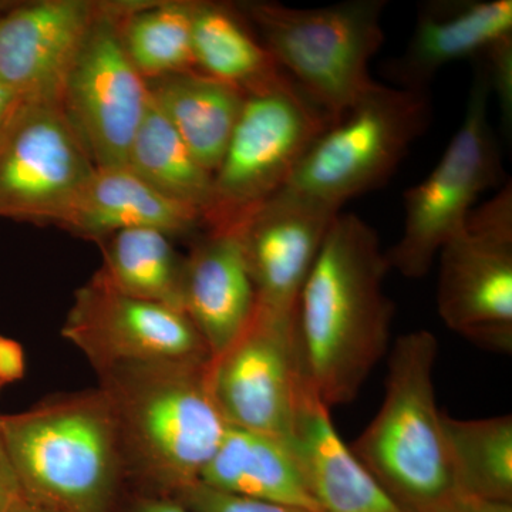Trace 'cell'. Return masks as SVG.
<instances>
[{"label":"cell","instance_id":"obj_1","mask_svg":"<svg viewBox=\"0 0 512 512\" xmlns=\"http://www.w3.org/2000/svg\"><path fill=\"white\" fill-rule=\"evenodd\" d=\"M379 235L355 214L330 225L296 306V336L306 382L329 409L356 399L386 355L394 305Z\"/></svg>","mask_w":512,"mask_h":512},{"label":"cell","instance_id":"obj_2","mask_svg":"<svg viewBox=\"0 0 512 512\" xmlns=\"http://www.w3.org/2000/svg\"><path fill=\"white\" fill-rule=\"evenodd\" d=\"M437 356L429 330L394 342L382 406L350 447L404 512H457L461 500L434 392Z\"/></svg>","mask_w":512,"mask_h":512},{"label":"cell","instance_id":"obj_3","mask_svg":"<svg viewBox=\"0 0 512 512\" xmlns=\"http://www.w3.org/2000/svg\"><path fill=\"white\" fill-rule=\"evenodd\" d=\"M210 363H147L100 375L124 463L158 494L171 497L197 483L227 433L211 390Z\"/></svg>","mask_w":512,"mask_h":512},{"label":"cell","instance_id":"obj_4","mask_svg":"<svg viewBox=\"0 0 512 512\" xmlns=\"http://www.w3.org/2000/svg\"><path fill=\"white\" fill-rule=\"evenodd\" d=\"M23 498L43 512H114L124 463L103 390L69 394L0 417Z\"/></svg>","mask_w":512,"mask_h":512},{"label":"cell","instance_id":"obj_5","mask_svg":"<svg viewBox=\"0 0 512 512\" xmlns=\"http://www.w3.org/2000/svg\"><path fill=\"white\" fill-rule=\"evenodd\" d=\"M386 5L348 0L293 8L256 2L242 9L286 76L335 123L376 83L369 64L384 42Z\"/></svg>","mask_w":512,"mask_h":512},{"label":"cell","instance_id":"obj_6","mask_svg":"<svg viewBox=\"0 0 512 512\" xmlns=\"http://www.w3.org/2000/svg\"><path fill=\"white\" fill-rule=\"evenodd\" d=\"M430 119L426 90L376 82L320 134L282 190L340 210L392 177Z\"/></svg>","mask_w":512,"mask_h":512},{"label":"cell","instance_id":"obj_7","mask_svg":"<svg viewBox=\"0 0 512 512\" xmlns=\"http://www.w3.org/2000/svg\"><path fill=\"white\" fill-rule=\"evenodd\" d=\"M490 97L483 67L471 84L463 123L439 163L404 192L402 235L384 252L390 271L409 279L429 274L440 249L463 227L481 194L505 184L490 121Z\"/></svg>","mask_w":512,"mask_h":512},{"label":"cell","instance_id":"obj_8","mask_svg":"<svg viewBox=\"0 0 512 512\" xmlns=\"http://www.w3.org/2000/svg\"><path fill=\"white\" fill-rule=\"evenodd\" d=\"M289 76L245 94L227 150L212 174L207 227H227L281 191L330 126Z\"/></svg>","mask_w":512,"mask_h":512},{"label":"cell","instance_id":"obj_9","mask_svg":"<svg viewBox=\"0 0 512 512\" xmlns=\"http://www.w3.org/2000/svg\"><path fill=\"white\" fill-rule=\"evenodd\" d=\"M437 309L448 329L495 352L512 349V187L476 205L440 249Z\"/></svg>","mask_w":512,"mask_h":512},{"label":"cell","instance_id":"obj_10","mask_svg":"<svg viewBox=\"0 0 512 512\" xmlns=\"http://www.w3.org/2000/svg\"><path fill=\"white\" fill-rule=\"evenodd\" d=\"M124 3H99L64 83L60 107L94 167L127 164L150 94L121 39Z\"/></svg>","mask_w":512,"mask_h":512},{"label":"cell","instance_id":"obj_11","mask_svg":"<svg viewBox=\"0 0 512 512\" xmlns=\"http://www.w3.org/2000/svg\"><path fill=\"white\" fill-rule=\"evenodd\" d=\"M94 168L60 104L19 101L0 128V218L60 225Z\"/></svg>","mask_w":512,"mask_h":512},{"label":"cell","instance_id":"obj_12","mask_svg":"<svg viewBox=\"0 0 512 512\" xmlns=\"http://www.w3.org/2000/svg\"><path fill=\"white\" fill-rule=\"evenodd\" d=\"M215 402L228 426L291 439L303 375L296 311L255 306L244 332L208 367Z\"/></svg>","mask_w":512,"mask_h":512},{"label":"cell","instance_id":"obj_13","mask_svg":"<svg viewBox=\"0 0 512 512\" xmlns=\"http://www.w3.org/2000/svg\"><path fill=\"white\" fill-rule=\"evenodd\" d=\"M101 373L147 363H210L191 319L164 303L131 298L92 278L74 295L62 329Z\"/></svg>","mask_w":512,"mask_h":512},{"label":"cell","instance_id":"obj_14","mask_svg":"<svg viewBox=\"0 0 512 512\" xmlns=\"http://www.w3.org/2000/svg\"><path fill=\"white\" fill-rule=\"evenodd\" d=\"M340 210L281 190L237 222L256 306L296 311L303 285Z\"/></svg>","mask_w":512,"mask_h":512},{"label":"cell","instance_id":"obj_15","mask_svg":"<svg viewBox=\"0 0 512 512\" xmlns=\"http://www.w3.org/2000/svg\"><path fill=\"white\" fill-rule=\"evenodd\" d=\"M97 6L39 0L0 10V77L16 99L60 104Z\"/></svg>","mask_w":512,"mask_h":512},{"label":"cell","instance_id":"obj_16","mask_svg":"<svg viewBox=\"0 0 512 512\" xmlns=\"http://www.w3.org/2000/svg\"><path fill=\"white\" fill-rule=\"evenodd\" d=\"M181 306L212 359L247 328L256 295L237 224L208 228L184 258Z\"/></svg>","mask_w":512,"mask_h":512},{"label":"cell","instance_id":"obj_17","mask_svg":"<svg viewBox=\"0 0 512 512\" xmlns=\"http://www.w3.org/2000/svg\"><path fill=\"white\" fill-rule=\"evenodd\" d=\"M288 446L320 512H404L340 439L329 407L308 382Z\"/></svg>","mask_w":512,"mask_h":512},{"label":"cell","instance_id":"obj_18","mask_svg":"<svg viewBox=\"0 0 512 512\" xmlns=\"http://www.w3.org/2000/svg\"><path fill=\"white\" fill-rule=\"evenodd\" d=\"M512 35V0H436L417 12L416 26L402 55L387 64L397 87L426 90L441 67L484 53Z\"/></svg>","mask_w":512,"mask_h":512},{"label":"cell","instance_id":"obj_19","mask_svg":"<svg viewBox=\"0 0 512 512\" xmlns=\"http://www.w3.org/2000/svg\"><path fill=\"white\" fill-rule=\"evenodd\" d=\"M201 212L170 200L127 165L94 168L59 227L100 241L124 229L148 228L167 237H187L204 227Z\"/></svg>","mask_w":512,"mask_h":512},{"label":"cell","instance_id":"obj_20","mask_svg":"<svg viewBox=\"0 0 512 512\" xmlns=\"http://www.w3.org/2000/svg\"><path fill=\"white\" fill-rule=\"evenodd\" d=\"M200 483L251 500L320 512L285 441L228 426Z\"/></svg>","mask_w":512,"mask_h":512},{"label":"cell","instance_id":"obj_21","mask_svg":"<svg viewBox=\"0 0 512 512\" xmlns=\"http://www.w3.org/2000/svg\"><path fill=\"white\" fill-rule=\"evenodd\" d=\"M147 87L151 103L195 160L214 174L237 126L245 94L198 70L147 80Z\"/></svg>","mask_w":512,"mask_h":512},{"label":"cell","instance_id":"obj_22","mask_svg":"<svg viewBox=\"0 0 512 512\" xmlns=\"http://www.w3.org/2000/svg\"><path fill=\"white\" fill-rule=\"evenodd\" d=\"M192 52L198 72L232 84L244 94L286 77L242 16L234 8L218 3H194Z\"/></svg>","mask_w":512,"mask_h":512},{"label":"cell","instance_id":"obj_23","mask_svg":"<svg viewBox=\"0 0 512 512\" xmlns=\"http://www.w3.org/2000/svg\"><path fill=\"white\" fill-rule=\"evenodd\" d=\"M97 244L103 252V265L93 276L96 281L131 298L183 311L184 258L175 252L170 237L156 229H124Z\"/></svg>","mask_w":512,"mask_h":512},{"label":"cell","instance_id":"obj_24","mask_svg":"<svg viewBox=\"0 0 512 512\" xmlns=\"http://www.w3.org/2000/svg\"><path fill=\"white\" fill-rule=\"evenodd\" d=\"M126 165L160 194L201 212L207 224L212 174L195 160L151 100L131 143Z\"/></svg>","mask_w":512,"mask_h":512},{"label":"cell","instance_id":"obj_25","mask_svg":"<svg viewBox=\"0 0 512 512\" xmlns=\"http://www.w3.org/2000/svg\"><path fill=\"white\" fill-rule=\"evenodd\" d=\"M461 497L512 503V417L460 420L443 414Z\"/></svg>","mask_w":512,"mask_h":512},{"label":"cell","instance_id":"obj_26","mask_svg":"<svg viewBox=\"0 0 512 512\" xmlns=\"http://www.w3.org/2000/svg\"><path fill=\"white\" fill-rule=\"evenodd\" d=\"M194 3H124L121 39L128 59L146 82L197 70L192 52Z\"/></svg>","mask_w":512,"mask_h":512},{"label":"cell","instance_id":"obj_27","mask_svg":"<svg viewBox=\"0 0 512 512\" xmlns=\"http://www.w3.org/2000/svg\"><path fill=\"white\" fill-rule=\"evenodd\" d=\"M191 512H313L212 490L197 481L171 495Z\"/></svg>","mask_w":512,"mask_h":512},{"label":"cell","instance_id":"obj_28","mask_svg":"<svg viewBox=\"0 0 512 512\" xmlns=\"http://www.w3.org/2000/svg\"><path fill=\"white\" fill-rule=\"evenodd\" d=\"M484 70L487 74L490 92L500 106L505 130L512 123V35L501 37L484 50Z\"/></svg>","mask_w":512,"mask_h":512},{"label":"cell","instance_id":"obj_29","mask_svg":"<svg viewBox=\"0 0 512 512\" xmlns=\"http://www.w3.org/2000/svg\"><path fill=\"white\" fill-rule=\"evenodd\" d=\"M23 498L18 476L12 466L5 443L0 436V512H12Z\"/></svg>","mask_w":512,"mask_h":512},{"label":"cell","instance_id":"obj_30","mask_svg":"<svg viewBox=\"0 0 512 512\" xmlns=\"http://www.w3.org/2000/svg\"><path fill=\"white\" fill-rule=\"evenodd\" d=\"M25 375V353L16 340L0 336V384L13 383Z\"/></svg>","mask_w":512,"mask_h":512},{"label":"cell","instance_id":"obj_31","mask_svg":"<svg viewBox=\"0 0 512 512\" xmlns=\"http://www.w3.org/2000/svg\"><path fill=\"white\" fill-rule=\"evenodd\" d=\"M130 512H191L168 495H151L140 498Z\"/></svg>","mask_w":512,"mask_h":512},{"label":"cell","instance_id":"obj_32","mask_svg":"<svg viewBox=\"0 0 512 512\" xmlns=\"http://www.w3.org/2000/svg\"><path fill=\"white\" fill-rule=\"evenodd\" d=\"M457 512H512V503L461 497Z\"/></svg>","mask_w":512,"mask_h":512},{"label":"cell","instance_id":"obj_33","mask_svg":"<svg viewBox=\"0 0 512 512\" xmlns=\"http://www.w3.org/2000/svg\"><path fill=\"white\" fill-rule=\"evenodd\" d=\"M18 103L19 100L16 99L15 94L10 92L9 87L6 86V83L0 77V128L9 119L10 114L15 110Z\"/></svg>","mask_w":512,"mask_h":512},{"label":"cell","instance_id":"obj_34","mask_svg":"<svg viewBox=\"0 0 512 512\" xmlns=\"http://www.w3.org/2000/svg\"><path fill=\"white\" fill-rule=\"evenodd\" d=\"M12 512H43L40 508H37L36 505L29 503L28 500L22 498L18 504L13 507Z\"/></svg>","mask_w":512,"mask_h":512},{"label":"cell","instance_id":"obj_35","mask_svg":"<svg viewBox=\"0 0 512 512\" xmlns=\"http://www.w3.org/2000/svg\"><path fill=\"white\" fill-rule=\"evenodd\" d=\"M0 10H3L2 5H0Z\"/></svg>","mask_w":512,"mask_h":512},{"label":"cell","instance_id":"obj_36","mask_svg":"<svg viewBox=\"0 0 512 512\" xmlns=\"http://www.w3.org/2000/svg\"><path fill=\"white\" fill-rule=\"evenodd\" d=\"M0 387H2V384H0Z\"/></svg>","mask_w":512,"mask_h":512}]
</instances>
